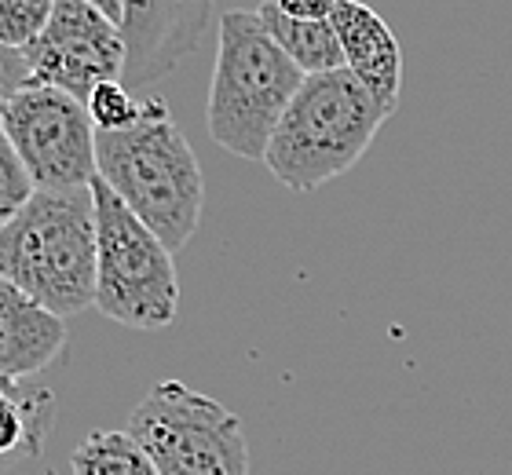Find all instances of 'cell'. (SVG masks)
I'll return each instance as SVG.
<instances>
[{"mask_svg":"<svg viewBox=\"0 0 512 475\" xmlns=\"http://www.w3.org/2000/svg\"><path fill=\"white\" fill-rule=\"evenodd\" d=\"M341 0H275V8L289 19H304V22H330L333 11H337Z\"/></svg>","mask_w":512,"mask_h":475,"instance_id":"cell-19","label":"cell"},{"mask_svg":"<svg viewBox=\"0 0 512 475\" xmlns=\"http://www.w3.org/2000/svg\"><path fill=\"white\" fill-rule=\"evenodd\" d=\"M96 267L92 187L37 190L30 205L0 231V278L59 318L96 304Z\"/></svg>","mask_w":512,"mask_h":475,"instance_id":"cell-2","label":"cell"},{"mask_svg":"<svg viewBox=\"0 0 512 475\" xmlns=\"http://www.w3.org/2000/svg\"><path fill=\"white\" fill-rule=\"evenodd\" d=\"M256 15L264 22V30L271 33V41H275L308 77L344 70L341 37L333 30V22L289 19V15H282V11L275 8V0H264V4L256 8Z\"/></svg>","mask_w":512,"mask_h":475,"instance_id":"cell-12","label":"cell"},{"mask_svg":"<svg viewBox=\"0 0 512 475\" xmlns=\"http://www.w3.org/2000/svg\"><path fill=\"white\" fill-rule=\"evenodd\" d=\"M52 421V391L26 388L22 380L0 377V457L15 450H41Z\"/></svg>","mask_w":512,"mask_h":475,"instance_id":"cell-13","label":"cell"},{"mask_svg":"<svg viewBox=\"0 0 512 475\" xmlns=\"http://www.w3.org/2000/svg\"><path fill=\"white\" fill-rule=\"evenodd\" d=\"M388 117L348 70L311 74L278 121L264 169L293 194H311L352 172Z\"/></svg>","mask_w":512,"mask_h":475,"instance_id":"cell-4","label":"cell"},{"mask_svg":"<svg viewBox=\"0 0 512 475\" xmlns=\"http://www.w3.org/2000/svg\"><path fill=\"white\" fill-rule=\"evenodd\" d=\"M88 117L96 132H121V128H132L143 114V103L132 99L125 81H107L99 85L96 92L88 95Z\"/></svg>","mask_w":512,"mask_h":475,"instance_id":"cell-16","label":"cell"},{"mask_svg":"<svg viewBox=\"0 0 512 475\" xmlns=\"http://www.w3.org/2000/svg\"><path fill=\"white\" fill-rule=\"evenodd\" d=\"M96 194V234H99V267H96V307L99 315L128 329H165L176 322L180 307V278L176 264L158 234L128 209L125 201L92 180Z\"/></svg>","mask_w":512,"mask_h":475,"instance_id":"cell-5","label":"cell"},{"mask_svg":"<svg viewBox=\"0 0 512 475\" xmlns=\"http://www.w3.org/2000/svg\"><path fill=\"white\" fill-rule=\"evenodd\" d=\"M55 0H0V44L26 52L52 22Z\"/></svg>","mask_w":512,"mask_h":475,"instance_id":"cell-15","label":"cell"},{"mask_svg":"<svg viewBox=\"0 0 512 475\" xmlns=\"http://www.w3.org/2000/svg\"><path fill=\"white\" fill-rule=\"evenodd\" d=\"M26 85H33V81H30V66H26V59H22V52H11V48L0 44V121H4L8 103Z\"/></svg>","mask_w":512,"mask_h":475,"instance_id":"cell-18","label":"cell"},{"mask_svg":"<svg viewBox=\"0 0 512 475\" xmlns=\"http://www.w3.org/2000/svg\"><path fill=\"white\" fill-rule=\"evenodd\" d=\"M70 475H74V472H70Z\"/></svg>","mask_w":512,"mask_h":475,"instance_id":"cell-21","label":"cell"},{"mask_svg":"<svg viewBox=\"0 0 512 475\" xmlns=\"http://www.w3.org/2000/svg\"><path fill=\"white\" fill-rule=\"evenodd\" d=\"M85 4H92L96 11H103L114 26H121V19H125V0H85Z\"/></svg>","mask_w":512,"mask_h":475,"instance_id":"cell-20","label":"cell"},{"mask_svg":"<svg viewBox=\"0 0 512 475\" xmlns=\"http://www.w3.org/2000/svg\"><path fill=\"white\" fill-rule=\"evenodd\" d=\"M8 136L37 190H85L99 176L88 106L48 85H26L4 110Z\"/></svg>","mask_w":512,"mask_h":475,"instance_id":"cell-7","label":"cell"},{"mask_svg":"<svg viewBox=\"0 0 512 475\" xmlns=\"http://www.w3.org/2000/svg\"><path fill=\"white\" fill-rule=\"evenodd\" d=\"M333 30L341 37L344 70L374 95L377 103L395 114L403 92V52L388 22L363 0H341L333 11Z\"/></svg>","mask_w":512,"mask_h":475,"instance_id":"cell-10","label":"cell"},{"mask_svg":"<svg viewBox=\"0 0 512 475\" xmlns=\"http://www.w3.org/2000/svg\"><path fill=\"white\" fill-rule=\"evenodd\" d=\"M63 344V318L33 304L8 278H0V377L26 380L48 370L59 359Z\"/></svg>","mask_w":512,"mask_h":475,"instance_id":"cell-11","label":"cell"},{"mask_svg":"<svg viewBox=\"0 0 512 475\" xmlns=\"http://www.w3.org/2000/svg\"><path fill=\"white\" fill-rule=\"evenodd\" d=\"M304 77L308 74L271 41L256 11H224L205 103L216 147L264 165L278 121L297 99Z\"/></svg>","mask_w":512,"mask_h":475,"instance_id":"cell-3","label":"cell"},{"mask_svg":"<svg viewBox=\"0 0 512 475\" xmlns=\"http://www.w3.org/2000/svg\"><path fill=\"white\" fill-rule=\"evenodd\" d=\"M161 475H249L242 421L224 402L161 380L139 399L125 428Z\"/></svg>","mask_w":512,"mask_h":475,"instance_id":"cell-6","label":"cell"},{"mask_svg":"<svg viewBox=\"0 0 512 475\" xmlns=\"http://www.w3.org/2000/svg\"><path fill=\"white\" fill-rule=\"evenodd\" d=\"M74 475H161L158 465L147 457V450L128 432H107L96 428L81 439V446L70 457Z\"/></svg>","mask_w":512,"mask_h":475,"instance_id":"cell-14","label":"cell"},{"mask_svg":"<svg viewBox=\"0 0 512 475\" xmlns=\"http://www.w3.org/2000/svg\"><path fill=\"white\" fill-rule=\"evenodd\" d=\"M99 180L107 183L169 253H180L198 231L205 205L202 165L161 95L143 99L132 128L96 136Z\"/></svg>","mask_w":512,"mask_h":475,"instance_id":"cell-1","label":"cell"},{"mask_svg":"<svg viewBox=\"0 0 512 475\" xmlns=\"http://www.w3.org/2000/svg\"><path fill=\"white\" fill-rule=\"evenodd\" d=\"M33 85H48L88 103L107 81H125L128 48L121 26L85 0H55L52 22L22 52Z\"/></svg>","mask_w":512,"mask_h":475,"instance_id":"cell-8","label":"cell"},{"mask_svg":"<svg viewBox=\"0 0 512 475\" xmlns=\"http://www.w3.org/2000/svg\"><path fill=\"white\" fill-rule=\"evenodd\" d=\"M216 0H125V85L147 88L198 52Z\"/></svg>","mask_w":512,"mask_h":475,"instance_id":"cell-9","label":"cell"},{"mask_svg":"<svg viewBox=\"0 0 512 475\" xmlns=\"http://www.w3.org/2000/svg\"><path fill=\"white\" fill-rule=\"evenodd\" d=\"M33 194H37V187H33L30 172H26V165L19 161V154H15V147L8 143V136L0 132V231L30 205Z\"/></svg>","mask_w":512,"mask_h":475,"instance_id":"cell-17","label":"cell"}]
</instances>
